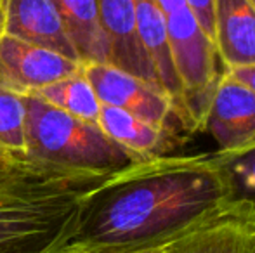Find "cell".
<instances>
[{
    "label": "cell",
    "instance_id": "obj_3",
    "mask_svg": "<svg viewBox=\"0 0 255 253\" xmlns=\"http://www.w3.org/2000/svg\"><path fill=\"white\" fill-rule=\"evenodd\" d=\"M24 102V160L61 170L117 173L141 158L111 141L98 123L80 120L33 94Z\"/></svg>",
    "mask_w": 255,
    "mask_h": 253
},
{
    "label": "cell",
    "instance_id": "obj_8",
    "mask_svg": "<svg viewBox=\"0 0 255 253\" xmlns=\"http://www.w3.org/2000/svg\"><path fill=\"white\" fill-rule=\"evenodd\" d=\"M96 2H98L99 23L108 42L110 63L161 88L156 71L139 40L135 0H96Z\"/></svg>",
    "mask_w": 255,
    "mask_h": 253
},
{
    "label": "cell",
    "instance_id": "obj_9",
    "mask_svg": "<svg viewBox=\"0 0 255 253\" xmlns=\"http://www.w3.org/2000/svg\"><path fill=\"white\" fill-rule=\"evenodd\" d=\"M214 31L221 71L255 64V7L250 0H215Z\"/></svg>",
    "mask_w": 255,
    "mask_h": 253
},
{
    "label": "cell",
    "instance_id": "obj_7",
    "mask_svg": "<svg viewBox=\"0 0 255 253\" xmlns=\"http://www.w3.org/2000/svg\"><path fill=\"white\" fill-rule=\"evenodd\" d=\"M0 33L80 63L51 0H0Z\"/></svg>",
    "mask_w": 255,
    "mask_h": 253
},
{
    "label": "cell",
    "instance_id": "obj_11",
    "mask_svg": "<svg viewBox=\"0 0 255 253\" xmlns=\"http://www.w3.org/2000/svg\"><path fill=\"white\" fill-rule=\"evenodd\" d=\"M98 125L111 141L141 160L170 155L184 144V137L179 132L153 125L113 106L101 104Z\"/></svg>",
    "mask_w": 255,
    "mask_h": 253
},
{
    "label": "cell",
    "instance_id": "obj_21",
    "mask_svg": "<svg viewBox=\"0 0 255 253\" xmlns=\"http://www.w3.org/2000/svg\"><path fill=\"white\" fill-rule=\"evenodd\" d=\"M250 3H252V5L255 7V0H250Z\"/></svg>",
    "mask_w": 255,
    "mask_h": 253
},
{
    "label": "cell",
    "instance_id": "obj_17",
    "mask_svg": "<svg viewBox=\"0 0 255 253\" xmlns=\"http://www.w3.org/2000/svg\"><path fill=\"white\" fill-rule=\"evenodd\" d=\"M189 9L193 10L195 17L198 19L200 26L205 31L210 42L214 44V9H215V0H186Z\"/></svg>",
    "mask_w": 255,
    "mask_h": 253
},
{
    "label": "cell",
    "instance_id": "obj_1",
    "mask_svg": "<svg viewBox=\"0 0 255 253\" xmlns=\"http://www.w3.org/2000/svg\"><path fill=\"white\" fill-rule=\"evenodd\" d=\"M229 208L214 155H160L110 175L84 205L68 245H168Z\"/></svg>",
    "mask_w": 255,
    "mask_h": 253
},
{
    "label": "cell",
    "instance_id": "obj_10",
    "mask_svg": "<svg viewBox=\"0 0 255 253\" xmlns=\"http://www.w3.org/2000/svg\"><path fill=\"white\" fill-rule=\"evenodd\" d=\"M255 222L228 208L168 243V253H254Z\"/></svg>",
    "mask_w": 255,
    "mask_h": 253
},
{
    "label": "cell",
    "instance_id": "obj_12",
    "mask_svg": "<svg viewBox=\"0 0 255 253\" xmlns=\"http://www.w3.org/2000/svg\"><path fill=\"white\" fill-rule=\"evenodd\" d=\"M135 21H137L139 40L156 71L161 88L175 102L184 120V125L188 128L184 109H182L181 85H179L170 54V45H168L167 23H165V16L156 0H135Z\"/></svg>",
    "mask_w": 255,
    "mask_h": 253
},
{
    "label": "cell",
    "instance_id": "obj_20",
    "mask_svg": "<svg viewBox=\"0 0 255 253\" xmlns=\"http://www.w3.org/2000/svg\"><path fill=\"white\" fill-rule=\"evenodd\" d=\"M21 162H23V158H17V156H12L10 153L0 149V177L5 175V173H9L10 170H12L14 167Z\"/></svg>",
    "mask_w": 255,
    "mask_h": 253
},
{
    "label": "cell",
    "instance_id": "obj_15",
    "mask_svg": "<svg viewBox=\"0 0 255 253\" xmlns=\"http://www.w3.org/2000/svg\"><path fill=\"white\" fill-rule=\"evenodd\" d=\"M33 95L68 115H73L91 123L99 122L101 102L85 75L84 66L70 77L61 78L47 87L33 92Z\"/></svg>",
    "mask_w": 255,
    "mask_h": 253
},
{
    "label": "cell",
    "instance_id": "obj_19",
    "mask_svg": "<svg viewBox=\"0 0 255 253\" xmlns=\"http://www.w3.org/2000/svg\"><path fill=\"white\" fill-rule=\"evenodd\" d=\"M222 73H226L228 77L235 78L236 82L247 85V87L252 88V90L255 92V64H252V66L236 68V70H231V71H222Z\"/></svg>",
    "mask_w": 255,
    "mask_h": 253
},
{
    "label": "cell",
    "instance_id": "obj_2",
    "mask_svg": "<svg viewBox=\"0 0 255 253\" xmlns=\"http://www.w3.org/2000/svg\"><path fill=\"white\" fill-rule=\"evenodd\" d=\"M110 175L17 163L0 177V253H61L84 205Z\"/></svg>",
    "mask_w": 255,
    "mask_h": 253
},
{
    "label": "cell",
    "instance_id": "obj_14",
    "mask_svg": "<svg viewBox=\"0 0 255 253\" xmlns=\"http://www.w3.org/2000/svg\"><path fill=\"white\" fill-rule=\"evenodd\" d=\"M228 189V205L255 222V141L242 148L215 151Z\"/></svg>",
    "mask_w": 255,
    "mask_h": 253
},
{
    "label": "cell",
    "instance_id": "obj_6",
    "mask_svg": "<svg viewBox=\"0 0 255 253\" xmlns=\"http://www.w3.org/2000/svg\"><path fill=\"white\" fill-rule=\"evenodd\" d=\"M203 130L217 142V151L236 149L254 142L255 92L221 73L205 115Z\"/></svg>",
    "mask_w": 255,
    "mask_h": 253
},
{
    "label": "cell",
    "instance_id": "obj_18",
    "mask_svg": "<svg viewBox=\"0 0 255 253\" xmlns=\"http://www.w3.org/2000/svg\"><path fill=\"white\" fill-rule=\"evenodd\" d=\"M61 253H168V245L135 248H82L77 245H66Z\"/></svg>",
    "mask_w": 255,
    "mask_h": 253
},
{
    "label": "cell",
    "instance_id": "obj_16",
    "mask_svg": "<svg viewBox=\"0 0 255 253\" xmlns=\"http://www.w3.org/2000/svg\"><path fill=\"white\" fill-rule=\"evenodd\" d=\"M0 149L24 160V102L23 95L0 85Z\"/></svg>",
    "mask_w": 255,
    "mask_h": 253
},
{
    "label": "cell",
    "instance_id": "obj_22",
    "mask_svg": "<svg viewBox=\"0 0 255 253\" xmlns=\"http://www.w3.org/2000/svg\"><path fill=\"white\" fill-rule=\"evenodd\" d=\"M254 253H255V250H254Z\"/></svg>",
    "mask_w": 255,
    "mask_h": 253
},
{
    "label": "cell",
    "instance_id": "obj_4",
    "mask_svg": "<svg viewBox=\"0 0 255 253\" xmlns=\"http://www.w3.org/2000/svg\"><path fill=\"white\" fill-rule=\"evenodd\" d=\"M82 66L101 104L124 109L161 128L179 134L188 132L179 108L160 87L148 84L111 63H89Z\"/></svg>",
    "mask_w": 255,
    "mask_h": 253
},
{
    "label": "cell",
    "instance_id": "obj_5",
    "mask_svg": "<svg viewBox=\"0 0 255 253\" xmlns=\"http://www.w3.org/2000/svg\"><path fill=\"white\" fill-rule=\"evenodd\" d=\"M80 68L57 52L0 33V85L14 94H33Z\"/></svg>",
    "mask_w": 255,
    "mask_h": 253
},
{
    "label": "cell",
    "instance_id": "obj_13",
    "mask_svg": "<svg viewBox=\"0 0 255 253\" xmlns=\"http://www.w3.org/2000/svg\"><path fill=\"white\" fill-rule=\"evenodd\" d=\"M82 64L110 63L96 0H51Z\"/></svg>",
    "mask_w": 255,
    "mask_h": 253
}]
</instances>
